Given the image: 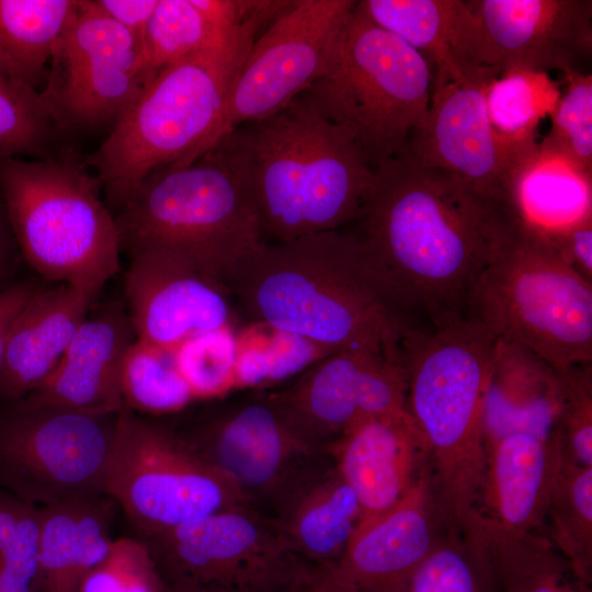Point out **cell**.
Instances as JSON below:
<instances>
[{
    "mask_svg": "<svg viewBox=\"0 0 592 592\" xmlns=\"http://www.w3.org/2000/svg\"><path fill=\"white\" fill-rule=\"evenodd\" d=\"M354 223L373 271L408 327L419 331L467 319L476 282L516 231L504 204L405 152L374 170Z\"/></svg>",
    "mask_w": 592,
    "mask_h": 592,
    "instance_id": "cell-1",
    "label": "cell"
},
{
    "mask_svg": "<svg viewBox=\"0 0 592 592\" xmlns=\"http://www.w3.org/2000/svg\"><path fill=\"white\" fill-rule=\"evenodd\" d=\"M251 322L332 350L398 346L410 329L353 232L262 243L229 284Z\"/></svg>",
    "mask_w": 592,
    "mask_h": 592,
    "instance_id": "cell-2",
    "label": "cell"
},
{
    "mask_svg": "<svg viewBox=\"0 0 592 592\" xmlns=\"http://www.w3.org/2000/svg\"><path fill=\"white\" fill-rule=\"evenodd\" d=\"M231 134L263 238L289 241L339 230L358 217L374 171L348 133L306 92Z\"/></svg>",
    "mask_w": 592,
    "mask_h": 592,
    "instance_id": "cell-3",
    "label": "cell"
},
{
    "mask_svg": "<svg viewBox=\"0 0 592 592\" xmlns=\"http://www.w3.org/2000/svg\"><path fill=\"white\" fill-rule=\"evenodd\" d=\"M497 341L467 318L409 330L400 342L405 409L428 446L435 503L445 522L463 530L478 521L488 457L482 411Z\"/></svg>",
    "mask_w": 592,
    "mask_h": 592,
    "instance_id": "cell-4",
    "label": "cell"
},
{
    "mask_svg": "<svg viewBox=\"0 0 592 592\" xmlns=\"http://www.w3.org/2000/svg\"><path fill=\"white\" fill-rule=\"evenodd\" d=\"M266 23L252 12L219 43L158 72L84 158L110 202L119 207L151 173L213 147L237 76Z\"/></svg>",
    "mask_w": 592,
    "mask_h": 592,
    "instance_id": "cell-5",
    "label": "cell"
},
{
    "mask_svg": "<svg viewBox=\"0 0 592 592\" xmlns=\"http://www.w3.org/2000/svg\"><path fill=\"white\" fill-rule=\"evenodd\" d=\"M118 208L121 250L167 251L228 293L265 242L231 133L192 162L148 175Z\"/></svg>",
    "mask_w": 592,
    "mask_h": 592,
    "instance_id": "cell-6",
    "label": "cell"
},
{
    "mask_svg": "<svg viewBox=\"0 0 592 592\" xmlns=\"http://www.w3.org/2000/svg\"><path fill=\"white\" fill-rule=\"evenodd\" d=\"M0 187L26 261L48 281L96 296L119 269L121 244L84 158L65 147L46 159L0 160Z\"/></svg>",
    "mask_w": 592,
    "mask_h": 592,
    "instance_id": "cell-7",
    "label": "cell"
},
{
    "mask_svg": "<svg viewBox=\"0 0 592 592\" xmlns=\"http://www.w3.org/2000/svg\"><path fill=\"white\" fill-rule=\"evenodd\" d=\"M430 62L356 8L345 21L326 73L306 93L341 126L374 171L403 152L431 101Z\"/></svg>",
    "mask_w": 592,
    "mask_h": 592,
    "instance_id": "cell-8",
    "label": "cell"
},
{
    "mask_svg": "<svg viewBox=\"0 0 592 592\" xmlns=\"http://www.w3.org/2000/svg\"><path fill=\"white\" fill-rule=\"evenodd\" d=\"M467 318L557 368L592 362V283L517 227L476 282Z\"/></svg>",
    "mask_w": 592,
    "mask_h": 592,
    "instance_id": "cell-9",
    "label": "cell"
},
{
    "mask_svg": "<svg viewBox=\"0 0 592 592\" xmlns=\"http://www.w3.org/2000/svg\"><path fill=\"white\" fill-rule=\"evenodd\" d=\"M105 494L139 538L247 504L235 483L182 434L126 409L115 423Z\"/></svg>",
    "mask_w": 592,
    "mask_h": 592,
    "instance_id": "cell-10",
    "label": "cell"
},
{
    "mask_svg": "<svg viewBox=\"0 0 592 592\" xmlns=\"http://www.w3.org/2000/svg\"><path fill=\"white\" fill-rule=\"evenodd\" d=\"M141 539L166 581L212 592H285L315 570L293 550L276 520L243 504Z\"/></svg>",
    "mask_w": 592,
    "mask_h": 592,
    "instance_id": "cell-11",
    "label": "cell"
},
{
    "mask_svg": "<svg viewBox=\"0 0 592 592\" xmlns=\"http://www.w3.org/2000/svg\"><path fill=\"white\" fill-rule=\"evenodd\" d=\"M156 76L139 37L93 0H79L54 47L39 93L64 136L112 129Z\"/></svg>",
    "mask_w": 592,
    "mask_h": 592,
    "instance_id": "cell-12",
    "label": "cell"
},
{
    "mask_svg": "<svg viewBox=\"0 0 592 592\" xmlns=\"http://www.w3.org/2000/svg\"><path fill=\"white\" fill-rule=\"evenodd\" d=\"M117 414L24 401L0 422V488L39 508L105 494Z\"/></svg>",
    "mask_w": 592,
    "mask_h": 592,
    "instance_id": "cell-13",
    "label": "cell"
},
{
    "mask_svg": "<svg viewBox=\"0 0 592 592\" xmlns=\"http://www.w3.org/2000/svg\"><path fill=\"white\" fill-rule=\"evenodd\" d=\"M182 436L235 483L249 506L274 520L334 469L331 454L298 435L267 395Z\"/></svg>",
    "mask_w": 592,
    "mask_h": 592,
    "instance_id": "cell-14",
    "label": "cell"
},
{
    "mask_svg": "<svg viewBox=\"0 0 592 592\" xmlns=\"http://www.w3.org/2000/svg\"><path fill=\"white\" fill-rule=\"evenodd\" d=\"M353 0H301L254 39L237 76L214 145L263 121L306 92L327 71ZM213 145V146H214Z\"/></svg>",
    "mask_w": 592,
    "mask_h": 592,
    "instance_id": "cell-15",
    "label": "cell"
},
{
    "mask_svg": "<svg viewBox=\"0 0 592 592\" xmlns=\"http://www.w3.org/2000/svg\"><path fill=\"white\" fill-rule=\"evenodd\" d=\"M406 391L400 344L358 345L318 361L267 398L298 435L329 452L357 422L406 410Z\"/></svg>",
    "mask_w": 592,
    "mask_h": 592,
    "instance_id": "cell-16",
    "label": "cell"
},
{
    "mask_svg": "<svg viewBox=\"0 0 592 592\" xmlns=\"http://www.w3.org/2000/svg\"><path fill=\"white\" fill-rule=\"evenodd\" d=\"M499 73L489 68L463 79L433 80L428 115L403 150L424 167L457 175L481 195L505 205L511 172L519 161L498 140L489 121L486 91Z\"/></svg>",
    "mask_w": 592,
    "mask_h": 592,
    "instance_id": "cell-17",
    "label": "cell"
},
{
    "mask_svg": "<svg viewBox=\"0 0 592 592\" xmlns=\"http://www.w3.org/2000/svg\"><path fill=\"white\" fill-rule=\"evenodd\" d=\"M477 22L479 58L499 75L523 69L562 73L592 52L590 0H466Z\"/></svg>",
    "mask_w": 592,
    "mask_h": 592,
    "instance_id": "cell-18",
    "label": "cell"
},
{
    "mask_svg": "<svg viewBox=\"0 0 592 592\" xmlns=\"http://www.w3.org/2000/svg\"><path fill=\"white\" fill-rule=\"evenodd\" d=\"M439 516L429 469L395 505L360 522L340 559L303 592H397L432 548Z\"/></svg>",
    "mask_w": 592,
    "mask_h": 592,
    "instance_id": "cell-19",
    "label": "cell"
},
{
    "mask_svg": "<svg viewBox=\"0 0 592 592\" xmlns=\"http://www.w3.org/2000/svg\"><path fill=\"white\" fill-rule=\"evenodd\" d=\"M125 296L137 339L173 350L200 332L232 325L226 289L159 249L129 252Z\"/></svg>",
    "mask_w": 592,
    "mask_h": 592,
    "instance_id": "cell-20",
    "label": "cell"
},
{
    "mask_svg": "<svg viewBox=\"0 0 592 592\" xmlns=\"http://www.w3.org/2000/svg\"><path fill=\"white\" fill-rule=\"evenodd\" d=\"M329 453L357 497L361 522L395 505L430 469L425 440L406 410L357 422Z\"/></svg>",
    "mask_w": 592,
    "mask_h": 592,
    "instance_id": "cell-21",
    "label": "cell"
},
{
    "mask_svg": "<svg viewBox=\"0 0 592 592\" xmlns=\"http://www.w3.org/2000/svg\"><path fill=\"white\" fill-rule=\"evenodd\" d=\"M134 334L129 317L118 306L86 318L56 368L25 401L118 413L123 409L122 365Z\"/></svg>",
    "mask_w": 592,
    "mask_h": 592,
    "instance_id": "cell-22",
    "label": "cell"
},
{
    "mask_svg": "<svg viewBox=\"0 0 592 592\" xmlns=\"http://www.w3.org/2000/svg\"><path fill=\"white\" fill-rule=\"evenodd\" d=\"M487 453L476 525L505 534L537 532L561 462L558 443L513 433L491 443Z\"/></svg>",
    "mask_w": 592,
    "mask_h": 592,
    "instance_id": "cell-23",
    "label": "cell"
},
{
    "mask_svg": "<svg viewBox=\"0 0 592 592\" xmlns=\"http://www.w3.org/2000/svg\"><path fill=\"white\" fill-rule=\"evenodd\" d=\"M562 398L560 368L521 345L498 339L482 411L487 448L513 433L558 443Z\"/></svg>",
    "mask_w": 592,
    "mask_h": 592,
    "instance_id": "cell-24",
    "label": "cell"
},
{
    "mask_svg": "<svg viewBox=\"0 0 592 592\" xmlns=\"http://www.w3.org/2000/svg\"><path fill=\"white\" fill-rule=\"evenodd\" d=\"M94 295L68 284L32 293L7 333L0 365V395L20 398L56 368Z\"/></svg>",
    "mask_w": 592,
    "mask_h": 592,
    "instance_id": "cell-25",
    "label": "cell"
},
{
    "mask_svg": "<svg viewBox=\"0 0 592 592\" xmlns=\"http://www.w3.org/2000/svg\"><path fill=\"white\" fill-rule=\"evenodd\" d=\"M505 206L520 230L548 244L592 219V173L543 139L515 163Z\"/></svg>",
    "mask_w": 592,
    "mask_h": 592,
    "instance_id": "cell-26",
    "label": "cell"
},
{
    "mask_svg": "<svg viewBox=\"0 0 592 592\" xmlns=\"http://www.w3.org/2000/svg\"><path fill=\"white\" fill-rule=\"evenodd\" d=\"M356 8L420 53L434 68L433 80L483 69L477 22L464 0H362Z\"/></svg>",
    "mask_w": 592,
    "mask_h": 592,
    "instance_id": "cell-27",
    "label": "cell"
},
{
    "mask_svg": "<svg viewBox=\"0 0 592 592\" xmlns=\"http://www.w3.org/2000/svg\"><path fill=\"white\" fill-rule=\"evenodd\" d=\"M116 508L106 494L41 508V592H79L113 542Z\"/></svg>",
    "mask_w": 592,
    "mask_h": 592,
    "instance_id": "cell-28",
    "label": "cell"
},
{
    "mask_svg": "<svg viewBox=\"0 0 592 592\" xmlns=\"http://www.w3.org/2000/svg\"><path fill=\"white\" fill-rule=\"evenodd\" d=\"M361 517L355 492L334 468L304 491L276 521L297 556L319 571L340 559Z\"/></svg>",
    "mask_w": 592,
    "mask_h": 592,
    "instance_id": "cell-29",
    "label": "cell"
},
{
    "mask_svg": "<svg viewBox=\"0 0 592 592\" xmlns=\"http://www.w3.org/2000/svg\"><path fill=\"white\" fill-rule=\"evenodd\" d=\"M79 0H0V69L38 91Z\"/></svg>",
    "mask_w": 592,
    "mask_h": 592,
    "instance_id": "cell-30",
    "label": "cell"
},
{
    "mask_svg": "<svg viewBox=\"0 0 592 592\" xmlns=\"http://www.w3.org/2000/svg\"><path fill=\"white\" fill-rule=\"evenodd\" d=\"M445 528L397 592H501L485 534L477 526Z\"/></svg>",
    "mask_w": 592,
    "mask_h": 592,
    "instance_id": "cell-31",
    "label": "cell"
},
{
    "mask_svg": "<svg viewBox=\"0 0 592 592\" xmlns=\"http://www.w3.org/2000/svg\"><path fill=\"white\" fill-rule=\"evenodd\" d=\"M560 95L559 83L546 72L515 69L490 81L489 121L499 143L517 160L538 143V125L554 113Z\"/></svg>",
    "mask_w": 592,
    "mask_h": 592,
    "instance_id": "cell-32",
    "label": "cell"
},
{
    "mask_svg": "<svg viewBox=\"0 0 592 592\" xmlns=\"http://www.w3.org/2000/svg\"><path fill=\"white\" fill-rule=\"evenodd\" d=\"M479 528L489 543L501 592H590L547 536Z\"/></svg>",
    "mask_w": 592,
    "mask_h": 592,
    "instance_id": "cell-33",
    "label": "cell"
},
{
    "mask_svg": "<svg viewBox=\"0 0 592 592\" xmlns=\"http://www.w3.org/2000/svg\"><path fill=\"white\" fill-rule=\"evenodd\" d=\"M548 539L569 563L574 578L590 589L592 578V467L561 462L546 516Z\"/></svg>",
    "mask_w": 592,
    "mask_h": 592,
    "instance_id": "cell-34",
    "label": "cell"
},
{
    "mask_svg": "<svg viewBox=\"0 0 592 592\" xmlns=\"http://www.w3.org/2000/svg\"><path fill=\"white\" fill-rule=\"evenodd\" d=\"M334 352L298 334L251 322L237 331L235 389L265 388L299 376Z\"/></svg>",
    "mask_w": 592,
    "mask_h": 592,
    "instance_id": "cell-35",
    "label": "cell"
},
{
    "mask_svg": "<svg viewBox=\"0 0 592 592\" xmlns=\"http://www.w3.org/2000/svg\"><path fill=\"white\" fill-rule=\"evenodd\" d=\"M121 391L123 409L149 414L177 412L194 400L172 350L139 339L124 356Z\"/></svg>",
    "mask_w": 592,
    "mask_h": 592,
    "instance_id": "cell-36",
    "label": "cell"
},
{
    "mask_svg": "<svg viewBox=\"0 0 592 592\" xmlns=\"http://www.w3.org/2000/svg\"><path fill=\"white\" fill-rule=\"evenodd\" d=\"M61 137L39 91L0 69V160L50 158Z\"/></svg>",
    "mask_w": 592,
    "mask_h": 592,
    "instance_id": "cell-37",
    "label": "cell"
},
{
    "mask_svg": "<svg viewBox=\"0 0 592 592\" xmlns=\"http://www.w3.org/2000/svg\"><path fill=\"white\" fill-rule=\"evenodd\" d=\"M232 30L224 32L214 26L193 0H158L141 36L144 58L158 75L166 67L219 43Z\"/></svg>",
    "mask_w": 592,
    "mask_h": 592,
    "instance_id": "cell-38",
    "label": "cell"
},
{
    "mask_svg": "<svg viewBox=\"0 0 592 592\" xmlns=\"http://www.w3.org/2000/svg\"><path fill=\"white\" fill-rule=\"evenodd\" d=\"M41 508L0 488V592H41Z\"/></svg>",
    "mask_w": 592,
    "mask_h": 592,
    "instance_id": "cell-39",
    "label": "cell"
},
{
    "mask_svg": "<svg viewBox=\"0 0 592 592\" xmlns=\"http://www.w3.org/2000/svg\"><path fill=\"white\" fill-rule=\"evenodd\" d=\"M172 353L194 399L217 398L235 389L237 331L232 325L191 335Z\"/></svg>",
    "mask_w": 592,
    "mask_h": 592,
    "instance_id": "cell-40",
    "label": "cell"
},
{
    "mask_svg": "<svg viewBox=\"0 0 592 592\" xmlns=\"http://www.w3.org/2000/svg\"><path fill=\"white\" fill-rule=\"evenodd\" d=\"M566 90L550 115L551 129L544 138L592 173V76L570 70Z\"/></svg>",
    "mask_w": 592,
    "mask_h": 592,
    "instance_id": "cell-41",
    "label": "cell"
},
{
    "mask_svg": "<svg viewBox=\"0 0 592 592\" xmlns=\"http://www.w3.org/2000/svg\"><path fill=\"white\" fill-rule=\"evenodd\" d=\"M162 583L146 544L119 537L83 578L79 592H161Z\"/></svg>",
    "mask_w": 592,
    "mask_h": 592,
    "instance_id": "cell-42",
    "label": "cell"
},
{
    "mask_svg": "<svg viewBox=\"0 0 592 592\" xmlns=\"http://www.w3.org/2000/svg\"><path fill=\"white\" fill-rule=\"evenodd\" d=\"M562 407L557 441L571 463L592 467V362L560 368Z\"/></svg>",
    "mask_w": 592,
    "mask_h": 592,
    "instance_id": "cell-43",
    "label": "cell"
},
{
    "mask_svg": "<svg viewBox=\"0 0 592 592\" xmlns=\"http://www.w3.org/2000/svg\"><path fill=\"white\" fill-rule=\"evenodd\" d=\"M548 246L570 269L592 283V219L571 228Z\"/></svg>",
    "mask_w": 592,
    "mask_h": 592,
    "instance_id": "cell-44",
    "label": "cell"
},
{
    "mask_svg": "<svg viewBox=\"0 0 592 592\" xmlns=\"http://www.w3.org/2000/svg\"><path fill=\"white\" fill-rule=\"evenodd\" d=\"M110 19L141 39L158 0H93Z\"/></svg>",
    "mask_w": 592,
    "mask_h": 592,
    "instance_id": "cell-45",
    "label": "cell"
},
{
    "mask_svg": "<svg viewBox=\"0 0 592 592\" xmlns=\"http://www.w3.org/2000/svg\"><path fill=\"white\" fill-rule=\"evenodd\" d=\"M31 294L32 292L21 287L0 293V365L9 328Z\"/></svg>",
    "mask_w": 592,
    "mask_h": 592,
    "instance_id": "cell-46",
    "label": "cell"
},
{
    "mask_svg": "<svg viewBox=\"0 0 592 592\" xmlns=\"http://www.w3.org/2000/svg\"><path fill=\"white\" fill-rule=\"evenodd\" d=\"M162 582L163 583L161 592H212L201 585L190 582L166 580H162Z\"/></svg>",
    "mask_w": 592,
    "mask_h": 592,
    "instance_id": "cell-47",
    "label": "cell"
}]
</instances>
